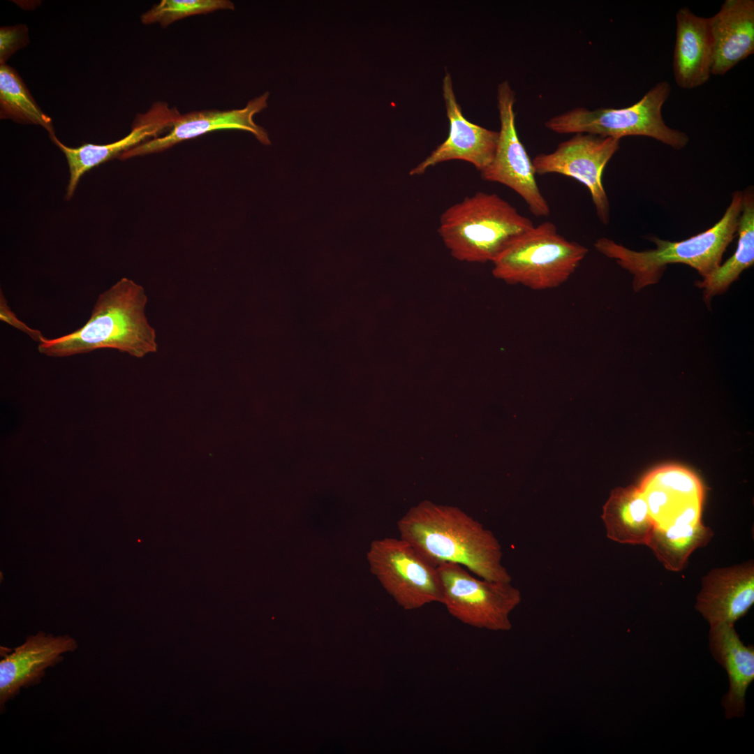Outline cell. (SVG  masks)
Returning <instances> with one entry per match:
<instances>
[{
	"label": "cell",
	"instance_id": "cell-1",
	"mask_svg": "<svg viewBox=\"0 0 754 754\" xmlns=\"http://www.w3.org/2000/svg\"><path fill=\"white\" fill-rule=\"evenodd\" d=\"M397 528L400 538L436 568L454 563L486 580L512 581L496 537L457 508L423 501L398 521Z\"/></svg>",
	"mask_w": 754,
	"mask_h": 754
},
{
	"label": "cell",
	"instance_id": "cell-2",
	"mask_svg": "<svg viewBox=\"0 0 754 754\" xmlns=\"http://www.w3.org/2000/svg\"><path fill=\"white\" fill-rule=\"evenodd\" d=\"M147 302L143 287L124 277L98 295L81 327L56 339L45 338L38 351L64 357L112 348L136 357L156 352V332L145 313Z\"/></svg>",
	"mask_w": 754,
	"mask_h": 754
},
{
	"label": "cell",
	"instance_id": "cell-3",
	"mask_svg": "<svg viewBox=\"0 0 754 754\" xmlns=\"http://www.w3.org/2000/svg\"><path fill=\"white\" fill-rule=\"evenodd\" d=\"M742 199V192L733 193L720 221L704 232L683 241L651 237L656 249L636 251L602 237L596 241L594 246L633 276V287L636 292L658 283L667 265L672 263L689 265L704 278L720 265L723 254L737 231Z\"/></svg>",
	"mask_w": 754,
	"mask_h": 754
},
{
	"label": "cell",
	"instance_id": "cell-4",
	"mask_svg": "<svg viewBox=\"0 0 754 754\" xmlns=\"http://www.w3.org/2000/svg\"><path fill=\"white\" fill-rule=\"evenodd\" d=\"M534 226L528 218L496 193L477 192L447 208L438 228L457 260L492 262L515 237Z\"/></svg>",
	"mask_w": 754,
	"mask_h": 754
},
{
	"label": "cell",
	"instance_id": "cell-5",
	"mask_svg": "<svg viewBox=\"0 0 754 754\" xmlns=\"http://www.w3.org/2000/svg\"><path fill=\"white\" fill-rule=\"evenodd\" d=\"M545 221L513 239L491 262L492 274L534 290L555 288L572 276L588 253Z\"/></svg>",
	"mask_w": 754,
	"mask_h": 754
},
{
	"label": "cell",
	"instance_id": "cell-6",
	"mask_svg": "<svg viewBox=\"0 0 754 754\" xmlns=\"http://www.w3.org/2000/svg\"><path fill=\"white\" fill-rule=\"evenodd\" d=\"M671 87L660 81L633 105L623 108H577L556 115L545 123L549 130L561 134L586 133L621 139L630 135L652 138L675 149L684 148L689 137L670 128L662 116Z\"/></svg>",
	"mask_w": 754,
	"mask_h": 754
},
{
	"label": "cell",
	"instance_id": "cell-7",
	"mask_svg": "<svg viewBox=\"0 0 754 754\" xmlns=\"http://www.w3.org/2000/svg\"><path fill=\"white\" fill-rule=\"evenodd\" d=\"M443 605L461 623L494 632L512 628L510 614L522 601L520 591L511 582L478 579L454 563L438 565Z\"/></svg>",
	"mask_w": 754,
	"mask_h": 754
},
{
	"label": "cell",
	"instance_id": "cell-8",
	"mask_svg": "<svg viewBox=\"0 0 754 754\" xmlns=\"http://www.w3.org/2000/svg\"><path fill=\"white\" fill-rule=\"evenodd\" d=\"M371 573L405 610L443 603L437 568L402 538L374 540L367 554Z\"/></svg>",
	"mask_w": 754,
	"mask_h": 754
},
{
	"label": "cell",
	"instance_id": "cell-9",
	"mask_svg": "<svg viewBox=\"0 0 754 754\" xmlns=\"http://www.w3.org/2000/svg\"><path fill=\"white\" fill-rule=\"evenodd\" d=\"M497 101L501 122L497 147L492 161L480 172V176L485 181L513 190L535 216L547 217L550 208L538 186L533 161L517 135L515 94L508 81L498 84Z\"/></svg>",
	"mask_w": 754,
	"mask_h": 754
},
{
	"label": "cell",
	"instance_id": "cell-10",
	"mask_svg": "<svg viewBox=\"0 0 754 754\" xmlns=\"http://www.w3.org/2000/svg\"><path fill=\"white\" fill-rule=\"evenodd\" d=\"M620 139L577 133L560 143L549 154L533 160L535 174L557 173L575 179L589 190L597 216L603 224L609 221V202L602 182L608 161L619 148Z\"/></svg>",
	"mask_w": 754,
	"mask_h": 754
},
{
	"label": "cell",
	"instance_id": "cell-11",
	"mask_svg": "<svg viewBox=\"0 0 754 754\" xmlns=\"http://www.w3.org/2000/svg\"><path fill=\"white\" fill-rule=\"evenodd\" d=\"M269 93L249 101L242 109L204 110L180 114L163 136L147 140L126 151L121 160L165 151L184 140L219 129H239L251 133L263 145H270L267 131L257 125L253 116L267 107Z\"/></svg>",
	"mask_w": 754,
	"mask_h": 754
},
{
	"label": "cell",
	"instance_id": "cell-12",
	"mask_svg": "<svg viewBox=\"0 0 754 754\" xmlns=\"http://www.w3.org/2000/svg\"><path fill=\"white\" fill-rule=\"evenodd\" d=\"M443 94L449 121L448 136L426 158L410 170L409 175L411 176L422 175L429 168L452 160L470 163L481 172L494 157L498 131L489 130L466 119L457 101L452 77L448 72L445 73L443 79Z\"/></svg>",
	"mask_w": 754,
	"mask_h": 754
},
{
	"label": "cell",
	"instance_id": "cell-13",
	"mask_svg": "<svg viewBox=\"0 0 754 754\" xmlns=\"http://www.w3.org/2000/svg\"><path fill=\"white\" fill-rule=\"evenodd\" d=\"M638 487L654 526L701 520L703 487L687 468L677 465L658 467L649 473Z\"/></svg>",
	"mask_w": 754,
	"mask_h": 754
},
{
	"label": "cell",
	"instance_id": "cell-14",
	"mask_svg": "<svg viewBox=\"0 0 754 754\" xmlns=\"http://www.w3.org/2000/svg\"><path fill=\"white\" fill-rule=\"evenodd\" d=\"M179 112L175 108H170L166 103L153 104L146 112L138 114L131 131L124 138L112 143L95 145L84 143L77 147L63 144L55 135L50 136L52 141L66 156L69 180L66 198L73 196L81 177L91 169L167 131Z\"/></svg>",
	"mask_w": 754,
	"mask_h": 754
},
{
	"label": "cell",
	"instance_id": "cell-15",
	"mask_svg": "<svg viewBox=\"0 0 754 754\" xmlns=\"http://www.w3.org/2000/svg\"><path fill=\"white\" fill-rule=\"evenodd\" d=\"M77 641L68 635L38 633L0 662V704L2 707L17 695L21 688L38 684L49 667L59 663L63 655L75 651Z\"/></svg>",
	"mask_w": 754,
	"mask_h": 754
},
{
	"label": "cell",
	"instance_id": "cell-16",
	"mask_svg": "<svg viewBox=\"0 0 754 754\" xmlns=\"http://www.w3.org/2000/svg\"><path fill=\"white\" fill-rule=\"evenodd\" d=\"M753 603L754 566L750 561L709 571L702 578L695 607L711 626L734 624Z\"/></svg>",
	"mask_w": 754,
	"mask_h": 754
},
{
	"label": "cell",
	"instance_id": "cell-17",
	"mask_svg": "<svg viewBox=\"0 0 754 754\" xmlns=\"http://www.w3.org/2000/svg\"><path fill=\"white\" fill-rule=\"evenodd\" d=\"M708 20L711 75H723L754 53V1L725 0Z\"/></svg>",
	"mask_w": 754,
	"mask_h": 754
},
{
	"label": "cell",
	"instance_id": "cell-18",
	"mask_svg": "<svg viewBox=\"0 0 754 754\" xmlns=\"http://www.w3.org/2000/svg\"><path fill=\"white\" fill-rule=\"evenodd\" d=\"M673 73L677 84L686 89L700 87L711 75L713 48L708 17L682 7L676 15Z\"/></svg>",
	"mask_w": 754,
	"mask_h": 754
},
{
	"label": "cell",
	"instance_id": "cell-19",
	"mask_svg": "<svg viewBox=\"0 0 754 754\" xmlns=\"http://www.w3.org/2000/svg\"><path fill=\"white\" fill-rule=\"evenodd\" d=\"M709 650L726 671L729 689L721 704L725 718H741L746 709V694L754 680V646L745 645L734 624L718 623L710 626Z\"/></svg>",
	"mask_w": 754,
	"mask_h": 754
},
{
	"label": "cell",
	"instance_id": "cell-20",
	"mask_svg": "<svg viewBox=\"0 0 754 754\" xmlns=\"http://www.w3.org/2000/svg\"><path fill=\"white\" fill-rule=\"evenodd\" d=\"M601 518L607 538L629 545H646L654 528L639 487L614 488L605 503Z\"/></svg>",
	"mask_w": 754,
	"mask_h": 754
},
{
	"label": "cell",
	"instance_id": "cell-21",
	"mask_svg": "<svg viewBox=\"0 0 754 754\" xmlns=\"http://www.w3.org/2000/svg\"><path fill=\"white\" fill-rule=\"evenodd\" d=\"M743 193L742 208L738 221L739 235L736 251L723 265L697 281L696 286L704 288L705 300L725 291L739 279L740 274L754 263V194L748 188Z\"/></svg>",
	"mask_w": 754,
	"mask_h": 754
},
{
	"label": "cell",
	"instance_id": "cell-22",
	"mask_svg": "<svg viewBox=\"0 0 754 754\" xmlns=\"http://www.w3.org/2000/svg\"><path fill=\"white\" fill-rule=\"evenodd\" d=\"M712 535L702 520L679 522L665 527L654 526L646 545L667 570L677 572L683 568L691 553L706 545Z\"/></svg>",
	"mask_w": 754,
	"mask_h": 754
},
{
	"label": "cell",
	"instance_id": "cell-23",
	"mask_svg": "<svg viewBox=\"0 0 754 754\" xmlns=\"http://www.w3.org/2000/svg\"><path fill=\"white\" fill-rule=\"evenodd\" d=\"M0 117L38 125L50 136L55 135L52 119L38 106L17 71L6 64L0 65Z\"/></svg>",
	"mask_w": 754,
	"mask_h": 754
},
{
	"label": "cell",
	"instance_id": "cell-24",
	"mask_svg": "<svg viewBox=\"0 0 754 754\" xmlns=\"http://www.w3.org/2000/svg\"><path fill=\"white\" fill-rule=\"evenodd\" d=\"M234 9V3L229 0H162L142 14L140 20L144 24L158 23L167 27L186 17Z\"/></svg>",
	"mask_w": 754,
	"mask_h": 754
},
{
	"label": "cell",
	"instance_id": "cell-25",
	"mask_svg": "<svg viewBox=\"0 0 754 754\" xmlns=\"http://www.w3.org/2000/svg\"><path fill=\"white\" fill-rule=\"evenodd\" d=\"M29 41L28 28L25 24L3 26L0 28V64L17 50L25 47Z\"/></svg>",
	"mask_w": 754,
	"mask_h": 754
},
{
	"label": "cell",
	"instance_id": "cell-26",
	"mask_svg": "<svg viewBox=\"0 0 754 754\" xmlns=\"http://www.w3.org/2000/svg\"><path fill=\"white\" fill-rule=\"evenodd\" d=\"M0 319L13 327L25 332L35 341L40 343L45 339L39 330L30 328L24 323L18 319L8 306L6 300L2 294L1 290L0 296Z\"/></svg>",
	"mask_w": 754,
	"mask_h": 754
}]
</instances>
